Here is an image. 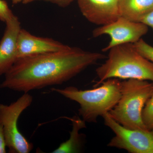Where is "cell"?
<instances>
[{
    "mask_svg": "<svg viewBox=\"0 0 153 153\" xmlns=\"http://www.w3.org/2000/svg\"><path fill=\"white\" fill-rule=\"evenodd\" d=\"M4 36L0 41V76L10 70L18 59L17 40L21 27L16 16L5 23Z\"/></svg>",
    "mask_w": 153,
    "mask_h": 153,
    "instance_id": "obj_10",
    "label": "cell"
},
{
    "mask_svg": "<svg viewBox=\"0 0 153 153\" xmlns=\"http://www.w3.org/2000/svg\"><path fill=\"white\" fill-rule=\"evenodd\" d=\"M15 15L4 0H0V21L6 23Z\"/></svg>",
    "mask_w": 153,
    "mask_h": 153,
    "instance_id": "obj_15",
    "label": "cell"
},
{
    "mask_svg": "<svg viewBox=\"0 0 153 153\" xmlns=\"http://www.w3.org/2000/svg\"><path fill=\"white\" fill-rule=\"evenodd\" d=\"M140 22L143 23L153 30V10L145 16Z\"/></svg>",
    "mask_w": 153,
    "mask_h": 153,
    "instance_id": "obj_17",
    "label": "cell"
},
{
    "mask_svg": "<svg viewBox=\"0 0 153 153\" xmlns=\"http://www.w3.org/2000/svg\"><path fill=\"white\" fill-rule=\"evenodd\" d=\"M102 85L90 90H79L73 86L51 90L79 105V114L85 122L95 123L113 108L121 96V82L118 78H110Z\"/></svg>",
    "mask_w": 153,
    "mask_h": 153,
    "instance_id": "obj_3",
    "label": "cell"
},
{
    "mask_svg": "<svg viewBox=\"0 0 153 153\" xmlns=\"http://www.w3.org/2000/svg\"><path fill=\"white\" fill-rule=\"evenodd\" d=\"M103 64L96 69L97 87L110 78L136 79L153 82V63L140 54L132 44L113 47Z\"/></svg>",
    "mask_w": 153,
    "mask_h": 153,
    "instance_id": "obj_2",
    "label": "cell"
},
{
    "mask_svg": "<svg viewBox=\"0 0 153 153\" xmlns=\"http://www.w3.org/2000/svg\"><path fill=\"white\" fill-rule=\"evenodd\" d=\"M6 147L7 144L4 129L0 123V153H6Z\"/></svg>",
    "mask_w": 153,
    "mask_h": 153,
    "instance_id": "obj_16",
    "label": "cell"
},
{
    "mask_svg": "<svg viewBox=\"0 0 153 153\" xmlns=\"http://www.w3.org/2000/svg\"><path fill=\"white\" fill-rule=\"evenodd\" d=\"M71 47L52 38L38 37L21 29L17 40L18 58L63 51Z\"/></svg>",
    "mask_w": 153,
    "mask_h": 153,
    "instance_id": "obj_9",
    "label": "cell"
},
{
    "mask_svg": "<svg viewBox=\"0 0 153 153\" xmlns=\"http://www.w3.org/2000/svg\"><path fill=\"white\" fill-rule=\"evenodd\" d=\"M75 0H46L61 7H66Z\"/></svg>",
    "mask_w": 153,
    "mask_h": 153,
    "instance_id": "obj_18",
    "label": "cell"
},
{
    "mask_svg": "<svg viewBox=\"0 0 153 153\" xmlns=\"http://www.w3.org/2000/svg\"><path fill=\"white\" fill-rule=\"evenodd\" d=\"M119 6L120 16L140 22L153 10V0H119Z\"/></svg>",
    "mask_w": 153,
    "mask_h": 153,
    "instance_id": "obj_11",
    "label": "cell"
},
{
    "mask_svg": "<svg viewBox=\"0 0 153 153\" xmlns=\"http://www.w3.org/2000/svg\"><path fill=\"white\" fill-rule=\"evenodd\" d=\"M45 1L46 0H12V3L13 4H16L19 3H22L23 4H28L29 3L36 1Z\"/></svg>",
    "mask_w": 153,
    "mask_h": 153,
    "instance_id": "obj_19",
    "label": "cell"
},
{
    "mask_svg": "<svg viewBox=\"0 0 153 153\" xmlns=\"http://www.w3.org/2000/svg\"><path fill=\"white\" fill-rule=\"evenodd\" d=\"M4 1H7V0H4Z\"/></svg>",
    "mask_w": 153,
    "mask_h": 153,
    "instance_id": "obj_20",
    "label": "cell"
},
{
    "mask_svg": "<svg viewBox=\"0 0 153 153\" xmlns=\"http://www.w3.org/2000/svg\"><path fill=\"white\" fill-rule=\"evenodd\" d=\"M102 117L105 125L115 134L108 144V147L130 153H153V131L126 128L114 120L108 113Z\"/></svg>",
    "mask_w": 153,
    "mask_h": 153,
    "instance_id": "obj_6",
    "label": "cell"
},
{
    "mask_svg": "<svg viewBox=\"0 0 153 153\" xmlns=\"http://www.w3.org/2000/svg\"><path fill=\"white\" fill-rule=\"evenodd\" d=\"M33 101L32 96L24 93L9 105L0 103V123L2 126L7 147L10 153H29L33 150V144L21 133L18 126L19 117Z\"/></svg>",
    "mask_w": 153,
    "mask_h": 153,
    "instance_id": "obj_5",
    "label": "cell"
},
{
    "mask_svg": "<svg viewBox=\"0 0 153 153\" xmlns=\"http://www.w3.org/2000/svg\"><path fill=\"white\" fill-rule=\"evenodd\" d=\"M142 118L149 131H153V95L147 102L143 109Z\"/></svg>",
    "mask_w": 153,
    "mask_h": 153,
    "instance_id": "obj_13",
    "label": "cell"
},
{
    "mask_svg": "<svg viewBox=\"0 0 153 153\" xmlns=\"http://www.w3.org/2000/svg\"><path fill=\"white\" fill-rule=\"evenodd\" d=\"M153 95V82L136 79L124 80L121 82L120 99L108 113L124 127L149 131L143 123L142 114Z\"/></svg>",
    "mask_w": 153,
    "mask_h": 153,
    "instance_id": "obj_4",
    "label": "cell"
},
{
    "mask_svg": "<svg viewBox=\"0 0 153 153\" xmlns=\"http://www.w3.org/2000/svg\"><path fill=\"white\" fill-rule=\"evenodd\" d=\"M137 51L140 54L153 63V47L151 46L142 38L134 44Z\"/></svg>",
    "mask_w": 153,
    "mask_h": 153,
    "instance_id": "obj_14",
    "label": "cell"
},
{
    "mask_svg": "<svg viewBox=\"0 0 153 153\" xmlns=\"http://www.w3.org/2000/svg\"><path fill=\"white\" fill-rule=\"evenodd\" d=\"M105 55L76 47L20 57L5 75L0 88L28 93L68 81Z\"/></svg>",
    "mask_w": 153,
    "mask_h": 153,
    "instance_id": "obj_1",
    "label": "cell"
},
{
    "mask_svg": "<svg viewBox=\"0 0 153 153\" xmlns=\"http://www.w3.org/2000/svg\"><path fill=\"white\" fill-rule=\"evenodd\" d=\"M149 27L142 22H134L120 17L114 22L96 28L92 32L94 38L102 35L110 37L109 43L102 49L106 52L118 45L126 44H134L147 33Z\"/></svg>",
    "mask_w": 153,
    "mask_h": 153,
    "instance_id": "obj_7",
    "label": "cell"
},
{
    "mask_svg": "<svg viewBox=\"0 0 153 153\" xmlns=\"http://www.w3.org/2000/svg\"><path fill=\"white\" fill-rule=\"evenodd\" d=\"M76 1L83 16L95 25H108L120 17L119 0Z\"/></svg>",
    "mask_w": 153,
    "mask_h": 153,
    "instance_id": "obj_8",
    "label": "cell"
},
{
    "mask_svg": "<svg viewBox=\"0 0 153 153\" xmlns=\"http://www.w3.org/2000/svg\"><path fill=\"white\" fill-rule=\"evenodd\" d=\"M72 123V130L70 137L65 142L62 143L52 153H73L79 152L82 145V135L79 133L81 129L86 128L85 122L78 116L67 117Z\"/></svg>",
    "mask_w": 153,
    "mask_h": 153,
    "instance_id": "obj_12",
    "label": "cell"
}]
</instances>
